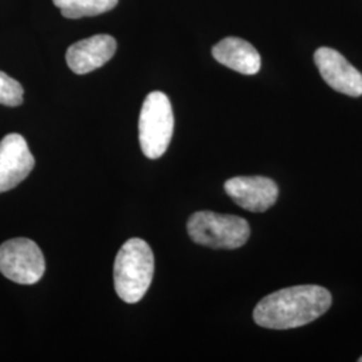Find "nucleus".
Masks as SVG:
<instances>
[{
	"label": "nucleus",
	"mask_w": 362,
	"mask_h": 362,
	"mask_svg": "<svg viewBox=\"0 0 362 362\" xmlns=\"http://www.w3.org/2000/svg\"><path fill=\"white\" fill-rule=\"evenodd\" d=\"M155 274V257L149 245L132 238L117 254L115 262V287L117 294L127 303L143 299Z\"/></svg>",
	"instance_id": "obj_2"
},
{
	"label": "nucleus",
	"mask_w": 362,
	"mask_h": 362,
	"mask_svg": "<svg viewBox=\"0 0 362 362\" xmlns=\"http://www.w3.org/2000/svg\"><path fill=\"white\" fill-rule=\"evenodd\" d=\"M314 61L332 89L354 98L361 97L362 74L342 54L330 47H321L314 54Z\"/></svg>",
	"instance_id": "obj_7"
},
{
	"label": "nucleus",
	"mask_w": 362,
	"mask_h": 362,
	"mask_svg": "<svg viewBox=\"0 0 362 362\" xmlns=\"http://www.w3.org/2000/svg\"><path fill=\"white\" fill-rule=\"evenodd\" d=\"M358 361L362 362V357H360V358H358Z\"/></svg>",
	"instance_id": "obj_13"
},
{
	"label": "nucleus",
	"mask_w": 362,
	"mask_h": 362,
	"mask_svg": "<svg viewBox=\"0 0 362 362\" xmlns=\"http://www.w3.org/2000/svg\"><path fill=\"white\" fill-rule=\"evenodd\" d=\"M116 50V39L98 34L71 45L66 52V62L73 73L82 76L103 67L115 57Z\"/></svg>",
	"instance_id": "obj_9"
},
{
	"label": "nucleus",
	"mask_w": 362,
	"mask_h": 362,
	"mask_svg": "<svg viewBox=\"0 0 362 362\" xmlns=\"http://www.w3.org/2000/svg\"><path fill=\"white\" fill-rule=\"evenodd\" d=\"M35 167V158L23 136L7 134L0 141V194L7 192L27 179Z\"/></svg>",
	"instance_id": "obj_6"
},
{
	"label": "nucleus",
	"mask_w": 362,
	"mask_h": 362,
	"mask_svg": "<svg viewBox=\"0 0 362 362\" xmlns=\"http://www.w3.org/2000/svg\"><path fill=\"white\" fill-rule=\"evenodd\" d=\"M69 19H78L85 16H95L113 10L118 0H52Z\"/></svg>",
	"instance_id": "obj_11"
},
{
	"label": "nucleus",
	"mask_w": 362,
	"mask_h": 362,
	"mask_svg": "<svg viewBox=\"0 0 362 362\" xmlns=\"http://www.w3.org/2000/svg\"><path fill=\"white\" fill-rule=\"evenodd\" d=\"M224 189L233 202L250 212H264L278 200V185L263 176H238L226 181Z\"/></svg>",
	"instance_id": "obj_8"
},
{
	"label": "nucleus",
	"mask_w": 362,
	"mask_h": 362,
	"mask_svg": "<svg viewBox=\"0 0 362 362\" xmlns=\"http://www.w3.org/2000/svg\"><path fill=\"white\" fill-rule=\"evenodd\" d=\"M330 306L332 294L322 286H293L263 298L254 310V321L266 329H296L314 322Z\"/></svg>",
	"instance_id": "obj_1"
},
{
	"label": "nucleus",
	"mask_w": 362,
	"mask_h": 362,
	"mask_svg": "<svg viewBox=\"0 0 362 362\" xmlns=\"http://www.w3.org/2000/svg\"><path fill=\"white\" fill-rule=\"evenodd\" d=\"M23 86L13 78L0 71V104L6 106H19L23 103Z\"/></svg>",
	"instance_id": "obj_12"
},
{
	"label": "nucleus",
	"mask_w": 362,
	"mask_h": 362,
	"mask_svg": "<svg viewBox=\"0 0 362 362\" xmlns=\"http://www.w3.org/2000/svg\"><path fill=\"white\" fill-rule=\"evenodd\" d=\"M187 230L194 243L226 250L245 246L251 233L246 219L211 211L194 212L188 220Z\"/></svg>",
	"instance_id": "obj_3"
},
{
	"label": "nucleus",
	"mask_w": 362,
	"mask_h": 362,
	"mask_svg": "<svg viewBox=\"0 0 362 362\" xmlns=\"http://www.w3.org/2000/svg\"><path fill=\"white\" fill-rule=\"evenodd\" d=\"M212 55L221 65L245 76L257 74L262 66L258 50L245 39L224 38L214 46Z\"/></svg>",
	"instance_id": "obj_10"
},
{
	"label": "nucleus",
	"mask_w": 362,
	"mask_h": 362,
	"mask_svg": "<svg viewBox=\"0 0 362 362\" xmlns=\"http://www.w3.org/2000/svg\"><path fill=\"white\" fill-rule=\"evenodd\" d=\"M46 270L38 245L27 238H15L0 246V272L19 285H34Z\"/></svg>",
	"instance_id": "obj_5"
},
{
	"label": "nucleus",
	"mask_w": 362,
	"mask_h": 362,
	"mask_svg": "<svg viewBox=\"0 0 362 362\" xmlns=\"http://www.w3.org/2000/svg\"><path fill=\"white\" fill-rule=\"evenodd\" d=\"M175 117L168 95L163 91H152L144 101L139 137L144 155L148 158H158L168 149L173 136Z\"/></svg>",
	"instance_id": "obj_4"
}]
</instances>
